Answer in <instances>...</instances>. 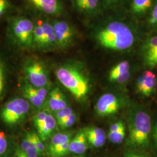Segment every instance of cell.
Returning <instances> with one entry per match:
<instances>
[{
    "instance_id": "35",
    "label": "cell",
    "mask_w": 157,
    "mask_h": 157,
    "mask_svg": "<svg viewBox=\"0 0 157 157\" xmlns=\"http://www.w3.org/2000/svg\"><path fill=\"white\" fill-rule=\"evenodd\" d=\"M36 93L39 96L40 98L43 101H45L47 98V96L48 94V92L46 87H41V88H35L34 87Z\"/></svg>"
},
{
    "instance_id": "12",
    "label": "cell",
    "mask_w": 157,
    "mask_h": 157,
    "mask_svg": "<svg viewBox=\"0 0 157 157\" xmlns=\"http://www.w3.org/2000/svg\"><path fill=\"white\" fill-rule=\"evenodd\" d=\"M48 105L51 111L56 112L67 107L66 97L58 87H55L51 91L48 100Z\"/></svg>"
},
{
    "instance_id": "15",
    "label": "cell",
    "mask_w": 157,
    "mask_h": 157,
    "mask_svg": "<svg viewBox=\"0 0 157 157\" xmlns=\"http://www.w3.org/2000/svg\"><path fill=\"white\" fill-rule=\"evenodd\" d=\"M22 151L27 157H38L39 155L36 146L32 140L31 132L27 133L21 143Z\"/></svg>"
},
{
    "instance_id": "5",
    "label": "cell",
    "mask_w": 157,
    "mask_h": 157,
    "mask_svg": "<svg viewBox=\"0 0 157 157\" xmlns=\"http://www.w3.org/2000/svg\"><path fill=\"white\" fill-rule=\"evenodd\" d=\"M30 109V104L26 99L16 98L6 104L1 112V118L8 124H17L21 120Z\"/></svg>"
},
{
    "instance_id": "25",
    "label": "cell",
    "mask_w": 157,
    "mask_h": 157,
    "mask_svg": "<svg viewBox=\"0 0 157 157\" xmlns=\"http://www.w3.org/2000/svg\"><path fill=\"white\" fill-rule=\"evenodd\" d=\"M73 112L74 111L73 109L69 106L55 112L54 117L56 119V124H58L62 122V121L68 117L69 115L73 113Z\"/></svg>"
},
{
    "instance_id": "37",
    "label": "cell",
    "mask_w": 157,
    "mask_h": 157,
    "mask_svg": "<svg viewBox=\"0 0 157 157\" xmlns=\"http://www.w3.org/2000/svg\"><path fill=\"white\" fill-rule=\"evenodd\" d=\"M125 157H143L142 155H139V154H136L135 153H132V152H129L128 154H127Z\"/></svg>"
},
{
    "instance_id": "32",
    "label": "cell",
    "mask_w": 157,
    "mask_h": 157,
    "mask_svg": "<svg viewBox=\"0 0 157 157\" xmlns=\"http://www.w3.org/2000/svg\"><path fill=\"white\" fill-rule=\"evenodd\" d=\"M2 60L0 56V95L4 89L5 82V70Z\"/></svg>"
},
{
    "instance_id": "22",
    "label": "cell",
    "mask_w": 157,
    "mask_h": 157,
    "mask_svg": "<svg viewBox=\"0 0 157 157\" xmlns=\"http://www.w3.org/2000/svg\"><path fill=\"white\" fill-rule=\"evenodd\" d=\"M157 48V36L152 37L147 40L143 46V51L144 58L150 54Z\"/></svg>"
},
{
    "instance_id": "10",
    "label": "cell",
    "mask_w": 157,
    "mask_h": 157,
    "mask_svg": "<svg viewBox=\"0 0 157 157\" xmlns=\"http://www.w3.org/2000/svg\"><path fill=\"white\" fill-rule=\"evenodd\" d=\"M156 84L157 78L155 74L151 71H146L137 78L136 87L142 95L148 97L151 94Z\"/></svg>"
},
{
    "instance_id": "28",
    "label": "cell",
    "mask_w": 157,
    "mask_h": 157,
    "mask_svg": "<svg viewBox=\"0 0 157 157\" xmlns=\"http://www.w3.org/2000/svg\"><path fill=\"white\" fill-rule=\"evenodd\" d=\"M144 59L147 67H154L157 66V48L151 54L145 57Z\"/></svg>"
},
{
    "instance_id": "41",
    "label": "cell",
    "mask_w": 157,
    "mask_h": 157,
    "mask_svg": "<svg viewBox=\"0 0 157 157\" xmlns=\"http://www.w3.org/2000/svg\"><path fill=\"white\" fill-rule=\"evenodd\" d=\"M15 157H20V155H19V152H17V154H16V155H15Z\"/></svg>"
},
{
    "instance_id": "4",
    "label": "cell",
    "mask_w": 157,
    "mask_h": 157,
    "mask_svg": "<svg viewBox=\"0 0 157 157\" xmlns=\"http://www.w3.org/2000/svg\"><path fill=\"white\" fill-rule=\"evenodd\" d=\"M34 23L25 17H11L7 27V33L16 44L23 47L30 48L34 45Z\"/></svg>"
},
{
    "instance_id": "31",
    "label": "cell",
    "mask_w": 157,
    "mask_h": 157,
    "mask_svg": "<svg viewBox=\"0 0 157 157\" xmlns=\"http://www.w3.org/2000/svg\"><path fill=\"white\" fill-rule=\"evenodd\" d=\"M10 6V0H0V19L6 15Z\"/></svg>"
},
{
    "instance_id": "36",
    "label": "cell",
    "mask_w": 157,
    "mask_h": 157,
    "mask_svg": "<svg viewBox=\"0 0 157 157\" xmlns=\"http://www.w3.org/2000/svg\"><path fill=\"white\" fill-rule=\"evenodd\" d=\"M124 128H125V126L124 124V122L122 121H119L118 122L112 124V125L110 126L109 132H111V133L116 132L121 129H123Z\"/></svg>"
},
{
    "instance_id": "2",
    "label": "cell",
    "mask_w": 157,
    "mask_h": 157,
    "mask_svg": "<svg viewBox=\"0 0 157 157\" xmlns=\"http://www.w3.org/2000/svg\"><path fill=\"white\" fill-rule=\"evenodd\" d=\"M56 76L60 83L77 99L86 97L89 91V83L84 73L76 65L67 63L56 70Z\"/></svg>"
},
{
    "instance_id": "6",
    "label": "cell",
    "mask_w": 157,
    "mask_h": 157,
    "mask_svg": "<svg viewBox=\"0 0 157 157\" xmlns=\"http://www.w3.org/2000/svg\"><path fill=\"white\" fill-rule=\"evenodd\" d=\"M24 71L29 83L34 87L47 88L50 83L47 70L44 63L39 60L31 59L26 61Z\"/></svg>"
},
{
    "instance_id": "13",
    "label": "cell",
    "mask_w": 157,
    "mask_h": 157,
    "mask_svg": "<svg viewBox=\"0 0 157 157\" xmlns=\"http://www.w3.org/2000/svg\"><path fill=\"white\" fill-rule=\"evenodd\" d=\"M56 124L55 117L50 113H47L44 125L42 129L37 133L41 140L45 141L50 137L54 129H56Z\"/></svg>"
},
{
    "instance_id": "38",
    "label": "cell",
    "mask_w": 157,
    "mask_h": 157,
    "mask_svg": "<svg viewBox=\"0 0 157 157\" xmlns=\"http://www.w3.org/2000/svg\"><path fill=\"white\" fill-rule=\"evenodd\" d=\"M154 140H155V146L157 148V124L155 126V129L154 130Z\"/></svg>"
},
{
    "instance_id": "27",
    "label": "cell",
    "mask_w": 157,
    "mask_h": 157,
    "mask_svg": "<svg viewBox=\"0 0 157 157\" xmlns=\"http://www.w3.org/2000/svg\"><path fill=\"white\" fill-rule=\"evenodd\" d=\"M31 134H32V140L33 141L34 144L39 152V155H42L44 151H45V146L43 143V141L41 140L37 133H36L34 132H31Z\"/></svg>"
},
{
    "instance_id": "20",
    "label": "cell",
    "mask_w": 157,
    "mask_h": 157,
    "mask_svg": "<svg viewBox=\"0 0 157 157\" xmlns=\"http://www.w3.org/2000/svg\"><path fill=\"white\" fill-rule=\"evenodd\" d=\"M130 65L129 62L126 61L119 63L112 68L109 73V79L112 78L116 76L122 75L129 72Z\"/></svg>"
},
{
    "instance_id": "11",
    "label": "cell",
    "mask_w": 157,
    "mask_h": 157,
    "mask_svg": "<svg viewBox=\"0 0 157 157\" xmlns=\"http://www.w3.org/2000/svg\"><path fill=\"white\" fill-rule=\"evenodd\" d=\"M89 143L84 129L80 130L76 135L71 139L69 144V152L76 154H83L88 149Z\"/></svg>"
},
{
    "instance_id": "18",
    "label": "cell",
    "mask_w": 157,
    "mask_h": 157,
    "mask_svg": "<svg viewBox=\"0 0 157 157\" xmlns=\"http://www.w3.org/2000/svg\"><path fill=\"white\" fill-rule=\"evenodd\" d=\"M72 139V135L70 133L63 132L58 133L54 135L51 139L49 146V154L53 151L58 147L62 146L64 143L71 140Z\"/></svg>"
},
{
    "instance_id": "17",
    "label": "cell",
    "mask_w": 157,
    "mask_h": 157,
    "mask_svg": "<svg viewBox=\"0 0 157 157\" xmlns=\"http://www.w3.org/2000/svg\"><path fill=\"white\" fill-rule=\"evenodd\" d=\"M23 94L26 99L33 106L40 108L44 105V101H42L36 93L34 87L30 84H26L23 87Z\"/></svg>"
},
{
    "instance_id": "23",
    "label": "cell",
    "mask_w": 157,
    "mask_h": 157,
    "mask_svg": "<svg viewBox=\"0 0 157 157\" xmlns=\"http://www.w3.org/2000/svg\"><path fill=\"white\" fill-rule=\"evenodd\" d=\"M126 136V130L125 128L119 130L116 132H109L108 133V139L109 141L113 144H120L121 143L125 137Z\"/></svg>"
},
{
    "instance_id": "24",
    "label": "cell",
    "mask_w": 157,
    "mask_h": 157,
    "mask_svg": "<svg viewBox=\"0 0 157 157\" xmlns=\"http://www.w3.org/2000/svg\"><path fill=\"white\" fill-rule=\"evenodd\" d=\"M47 112L45 111H41L36 113L33 117V123L36 128L37 129V133L42 129L45 122V118Z\"/></svg>"
},
{
    "instance_id": "33",
    "label": "cell",
    "mask_w": 157,
    "mask_h": 157,
    "mask_svg": "<svg viewBox=\"0 0 157 157\" xmlns=\"http://www.w3.org/2000/svg\"><path fill=\"white\" fill-rule=\"evenodd\" d=\"M8 148V141L6 136L3 133L0 132V155L6 152Z\"/></svg>"
},
{
    "instance_id": "7",
    "label": "cell",
    "mask_w": 157,
    "mask_h": 157,
    "mask_svg": "<svg viewBox=\"0 0 157 157\" xmlns=\"http://www.w3.org/2000/svg\"><path fill=\"white\" fill-rule=\"evenodd\" d=\"M51 23L54 29L56 47L65 48L71 45L76 34L72 25L63 20H55Z\"/></svg>"
},
{
    "instance_id": "3",
    "label": "cell",
    "mask_w": 157,
    "mask_h": 157,
    "mask_svg": "<svg viewBox=\"0 0 157 157\" xmlns=\"http://www.w3.org/2000/svg\"><path fill=\"white\" fill-rule=\"evenodd\" d=\"M151 132V118L144 111H136L129 117V145L140 148L147 147L150 143Z\"/></svg>"
},
{
    "instance_id": "16",
    "label": "cell",
    "mask_w": 157,
    "mask_h": 157,
    "mask_svg": "<svg viewBox=\"0 0 157 157\" xmlns=\"http://www.w3.org/2000/svg\"><path fill=\"white\" fill-rule=\"evenodd\" d=\"M41 25L43 28L45 35V46L44 48L56 47V40L52 23L49 22H42Z\"/></svg>"
},
{
    "instance_id": "26",
    "label": "cell",
    "mask_w": 157,
    "mask_h": 157,
    "mask_svg": "<svg viewBox=\"0 0 157 157\" xmlns=\"http://www.w3.org/2000/svg\"><path fill=\"white\" fill-rule=\"evenodd\" d=\"M76 115L75 112H73V113H72L71 115H69L68 117L65 119L63 121H62V122H61L60 123L57 124L62 130H64L72 126L76 122Z\"/></svg>"
},
{
    "instance_id": "39",
    "label": "cell",
    "mask_w": 157,
    "mask_h": 157,
    "mask_svg": "<svg viewBox=\"0 0 157 157\" xmlns=\"http://www.w3.org/2000/svg\"><path fill=\"white\" fill-rule=\"evenodd\" d=\"M19 155L20 157H27L26 155L25 154V153L22 151H19Z\"/></svg>"
},
{
    "instance_id": "9",
    "label": "cell",
    "mask_w": 157,
    "mask_h": 157,
    "mask_svg": "<svg viewBox=\"0 0 157 157\" xmlns=\"http://www.w3.org/2000/svg\"><path fill=\"white\" fill-rule=\"evenodd\" d=\"M30 4L44 14L57 17L63 11L62 4L59 0H28Z\"/></svg>"
},
{
    "instance_id": "8",
    "label": "cell",
    "mask_w": 157,
    "mask_h": 157,
    "mask_svg": "<svg viewBox=\"0 0 157 157\" xmlns=\"http://www.w3.org/2000/svg\"><path fill=\"white\" fill-rule=\"evenodd\" d=\"M121 105V101L116 95L106 93L100 97L97 102L95 110L100 116H109L118 112Z\"/></svg>"
},
{
    "instance_id": "19",
    "label": "cell",
    "mask_w": 157,
    "mask_h": 157,
    "mask_svg": "<svg viewBox=\"0 0 157 157\" xmlns=\"http://www.w3.org/2000/svg\"><path fill=\"white\" fill-rule=\"evenodd\" d=\"M152 0H133L132 10L133 13L139 15L144 14L151 6Z\"/></svg>"
},
{
    "instance_id": "34",
    "label": "cell",
    "mask_w": 157,
    "mask_h": 157,
    "mask_svg": "<svg viewBox=\"0 0 157 157\" xmlns=\"http://www.w3.org/2000/svg\"><path fill=\"white\" fill-rule=\"evenodd\" d=\"M149 23L152 27L157 29V3L152 11L149 19Z\"/></svg>"
},
{
    "instance_id": "30",
    "label": "cell",
    "mask_w": 157,
    "mask_h": 157,
    "mask_svg": "<svg viewBox=\"0 0 157 157\" xmlns=\"http://www.w3.org/2000/svg\"><path fill=\"white\" fill-rule=\"evenodd\" d=\"M87 141L91 146L95 148H100L105 143L106 138H91L87 139Z\"/></svg>"
},
{
    "instance_id": "42",
    "label": "cell",
    "mask_w": 157,
    "mask_h": 157,
    "mask_svg": "<svg viewBox=\"0 0 157 157\" xmlns=\"http://www.w3.org/2000/svg\"></svg>"
},
{
    "instance_id": "29",
    "label": "cell",
    "mask_w": 157,
    "mask_h": 157,
    "mask_svg": "<svg viewBox=\"0 0 157 157\" xmlns=\"http://www.w3.org/2000/svg\"><path fill=\"white\" fill-rule=\"evenodd\" d=\"M130 77V71L126 73L119 75L118 76H116L112 78L109 79L111 82H114V83H124L126 82Z\"/></svg>"
},
{
    "instance_id": "40",
    "label": "cell",
    "mask_w": 157,
    "mask_h": 157,
    "mask_svg": "<svg viewBox=\"0 0 157 157\" xmlns=\"http://www.w3.org/2000/svg\"><path fill=\"white\" fill-rule=\"evenodd\" d=\"M105 1H108V2H114V1H115L117 0H105Z\"/></svg>"
},
{
    "instance_id": "14",
    "label": "cell",
    "mask_w": 157,
    "mask_h": 157,
    "mask_svg": "<svg viewBox=\"0 0 157 157\" xmlns=\"http://www.w3.org/2000/svg\"><path fill=\"white\" fill-rule=\"evenodd\" d=\"M74 7L81 12L91 13L98 6L99 0H72Z\"/></svg>"
},
{
    "instance_id": "1",
    "label": "cell",
    "mask_w": 157,
    "mask_h": 157,
    "mask_svg": "<svg viewBox=\"0 0 157 157\" xmlns=\"http://www.w3.org/2000/svg\"><path fill=\"white\" fill-rule=\"evenodd\" d=\"M95 38L102 47L114 51L127 50L135 41L130 29L124 23L118 21L109 22L98 30Z\"/></svg>"
},
{
    "instance_id": "21",
    "label": "cell",
    "mask_w": 157,
    "mask_h": 157,
    "mask_svg": "<svg viewBox=\"0 0 157 157\" xmlns=\"http://www.w3.org/2000/svg\"><path fill=\"white\" fill-rule=\"evenodd\" d=\"M87 139L106 138V133L104 129L97 127H91L84 129Z\"/></svg>"
}]
</instances>
